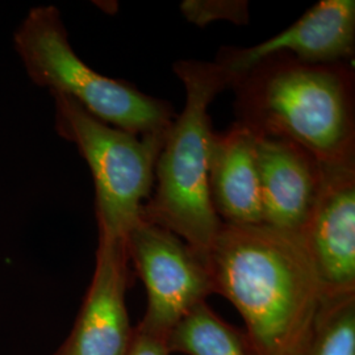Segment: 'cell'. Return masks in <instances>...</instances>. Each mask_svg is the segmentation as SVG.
Wrapping results in <instances>:
<instances>
[{"instance_id": "obj_1", "label": "cell", "mask_w": 355, "mask_h": 355, "mask_svg": "<svg viewBox=\"0 0 355 355\" xmlns=\"http://www.w3.org/2000/svg\"><path fill=\"white\" fill-rule=\"evenodd\" d=\"M215 293L236 306L255 355H302L324 300L300 233L223 223L207 254Z\"/></svg>"}, {"instance_id": "obj_2", "label": "cell", "mask_w": 355, "mask_h": 355, "mask_svg": "<svg viewBox=\"0 0 355 355\" xmlns=\"http://www.w3.org/2000/svg\"><path fill=\"white\" fill-rule=\"evenodd\" d=\"M239 124L290 141L321 165L355 162L354 69L270 55L232 79Z\"/></svg>"}, {"instance_id": "obj_3", "label": "cell", "mask_w": 355, "mask_h": 355, "mask_svg": "<svg viewBox=\"0 0 355 355\" xmlns=\"http://www.w3.org/2000/svg\"><path fill=\"white\" fill-rule=\"evenodd\" d=\"M173 70L184 85L186 105L167 129L142 218L177 234L207 262L223 225L208 190V142L214 133L208 107L230 80L208 61L182 60Z\"/></svg>"}, {"instance_id": "obj_4", "label": "cell", "mask_w": 355, "mask_h": 355, "mask_svg": "<svg viewBox=\"0 0 355 355\" xmlns=\"http://www.w3.org/2000/svg\"><path fill=\"white\" fill-rule=\"evenodd\" d=\"M15 49L29 78L51 95H64L89 114L132 135L165 133L177 114L166 101L124 80L98 73L71 48L61 13L51 6L32 8L16 29Z\"/></svg>"}, {"instance_id": "obj_5", "label": "cell", "mask_w": 355, "mask_h": 355, "mask_svg": "<svg viewBox=\"0 0 355 355\" xmlns=\"http://www.w3.org/2000/svg\"><path fill=\"white\" fill-rule=\"evenodd\" d=\"M58 133L86 159L95 184L99 237L127 240L153 186L165 133L137 136L112 127L64 95H53Z\"/></svg>"}, {"instance_id": "obj_6", "label": "cell", "mask_w": 355, "mask_h": 355, "mask_svg": "<svg viewBox=\"0 0 355 355\" xmlns=\"http://www.w3.org/2000/svg\"><path fill=\"white\" fill-rule=\"evenodd\" d=\"M125 242L148 293L139 325L166 340L180 318L215 293L207 262L177 234L142 217Z\"/></svg>"}, {"instance_id": "obj_7", "label": "cell", "mask_w": 355, "mask_h": 355, "mask_svg": "<svg viewBox=\"0 0 355 355\" xmlns=\"http://www.w3.org/2000/svg\"><path fill=\"white\" fill-rule=\"evenodd\" d=\"M324 186L302 230L324 299L355 293V162L324 166Z\"/></svg>"}, {"instance_id": "obj_8", "label": "cell", "mask_w": 355, "mask_h": 355, "mask_svg": "<svg viewBox=\"0 0 355 355\" xmlns=\"http://www.w3.org/2000/svg\"><path fill=\"white\" fill-rule=\"evenodd\" d=\"M125 240L99 237L92 280L76 324L54 355H127L135 328L128 315Z\"/></svg>"}, {"instance_id": "obj_9", "label": "cell", "mask_w": 355, "mask_h": 355, "mask_svg": "<svg viewBox=\"0 0 355 355\" xmlns=\"http://www.w3.org/2000/svg\"><path fill=\"white\" fill-rule=\"evenodd\" d=\"M354 51V0H322L274 37L250 48H223L216 64L232 82L274 54L286 53L306 64H338L349 62Z\"/></svg>"}, {"instance_id": "obj_10", "label": "cell", "mask_w": 355, "mask_h": 355, "mask_svg": "<svg viewBox=\"0 0 355 355\" xmlns=\"http://www.w3.org/2000/svg\"><path fill=\"white\" fill-rule=\"evenodd\" d=\"M263 224L302 233L321 195L324 165L299 145L255 135Z\"/></svg>"}, {"instance_id": "obj_11", "label": "cell", "mask_w": 355, "mask_h": 355, "mask_svg": "<svg viewBox=\"0 0 355 355\" xmlns=\"http://www.w3.org/2000/svg\"><path fill=\"white\" fill-rule=\"evenodd\" d=\"M208 190L216 214L225 224H263L255 135L234 123L208 142Z\"/></svg>"}, {"instance_id": "obj_12", "label": "cell", "mask_w": 355, "mask_h": 355, "mask_svg": "<svg viewBox=\"0 0 355 355\" xmlns=\"http://www.w3.org/2000/svg\"><path fill=\"white\" fill-rule=\"evenodd\" d=\"M165 341L168 354L255 355L246 333L216 315L205 302L180 318Z\"/></svg>"}, {"instance_id": "obj_13", "label": "cell", "mask_w": 355, "mask_h": 355, "mask_svg": "<svg viewBox=\"0 0 355 355\" xmlns=\"http://www.w3.org/2000/svg\"><path fill=\"white\" fill-rule=\"evenodd\" d=\"M302 355H355V293L322 300Z\"/></svg>"}, {"instance_id": "obj_14", "label": "cell", "mask_w": 355, "mask_h": 355, "mask_svg": "<svg viewBox=\"0 0 355 355\" xmlns=\"http://www.w3.org/2000/svg\"><path fill=\"white\" fill-rule=\"evenodd\" d=\"M184 17L195 26L227 20L243 26L249 21V6L243 0H186L180 4Z\"/></svg>"}, {"instance_id": "obj_15", "label": "cell", "mask_w": 355, "mask_h": 355, "mask_svg": "<svg viewBox=\"0 0 355 355\" xmlns=\"http://www.w3.org/2000/svg\"><path fill=\"white\" fill-rule=\"evenodd\" d=\"M127 355H170L164 337L153 334L137 325Z\"/></svg>"}]
</instances>
